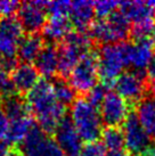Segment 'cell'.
Segmentation results:
<instances>
[{
	"label": "cell",
	"instance_id": "obj_33",
	"mask_svg": "<svg viewBox=\"0 0 155 156\" xmlns=\"http://www.w3.org/2000/svg\"><path fill=\"white\" fill-rule=\"evenodd\" d=\"M105 156H129V153L125 152L124 149L122 151H113V152H107Z\"/></svg>",
	"mask_w": 155,
	"mask_h": 156
},
{
	"label": "cell",
	"instance_id": "obj_6",
	"mask_svg": "<svg viewBox=\"0 0 155 156\" xmlns=\"http://www.w3.org/2000/svg\"><path fill=\"white\" fill-rule=\"evenodd\" d=\"M23 38V29L14 16L0 18V58L8 72L18 64L17 49Z\"/></svg>",
	"mask_w": 155,
	"mask_h": 156
},
{
	"label": "cell",
	"instance_id": "obj_2",
	"mask_svg": "<svg viewBox=\"0 0 155 156\" xmlns=\"http://www.w3.org/2000/svg\"><path fill=\"white\" fill-rule=\"evenodd\" d=\"M71 106V120L80 138L88 144L97 141L103 133V120L99 109L86 97L77 98Z\"/></svg>",
	"mask_w": 155,
	"mask_h": 156
},
{
	"label": "cell",
	"instance_id": "obj_23",
	"mask_svg": "<svg viewBox=\"0 0 155 156\" xmlns=\"http://www.w3.org/2000/svg\"><path fill=\"white\" fill-rule=\"evenodd\" d=\"M52 84L54 91H55L56 98L60 104L64 105L65 107L69 105H72L75 101L77 91L74 90V88L64 78L57 75L54 79H52Z\"/></svg>",
	"mask_w": 155,
	"mask_h": 156
},
{
	"label": "cell",
	"instance_id": "obj_31",
	"mask_svg": "<svg viewBox=\"0 0 155 156\" xmlns=\"http://www.w3.org/2000/svg\"><path fill=\"white\" fill-rule=\"evenodd\" d=\"M146 73H147V76L152 80V82L155 81V56L153 57V59H152L151 63L147 66Z\"/></svg>",
	"mask_w": 155,
	"mask_h": 156
},
{
	"label": "cell",
	"instance_id": "obj_26",
	"mask_svg": "<svg viewBox=\"0 0 155 156\" xmlns=\"http://www.w3.org/2000/svg\"><path fill=\"white\" fill-rule=\"evenodd\" d=\"M47 13L52 16H67L71 9V2L69 1H50L45 2Z\"/></svg>",
	"mask_w": 155,
	"mask_h": 156
},
{
	"label": "cell",
	"instance_id": "obj_28",
	"mask_svg": "<svg viewBox=\"0 0 155 156\" xmlns=\"http://www.w3.org/2000/svg\"><path fill=\"white\" fill-rule=\"evenodd\" d=\"M108 91H110V87L106 86V84H104V83H100V84H97L90 92L87 94L86 98L95 107L99 108V106H100L102 101L104 100V98H105V96H106Z\"/></svg>",
	"mask_w": 155,
	"mask_h": 156
},
{
	"label": "cell",
	"instance_id": "obj_10",
	"mask_svg": "<svg viewBox=\"0 0 155 156\" xmlns=\"http://www.w3.org/2000/svg\"><path fill=\"white\" fill-rule=\"evenodd\" d=\"M124 145L128 152L134 155L148 156L155 148V143L144 130L136 113H130L122 126Z\"/></svg>",
	"mask_w": 155,
	"mask_h": 156
},
{
	"label": "cell",
	"instance_id": "obj_38",
	"mask_svg": "<svg viewBox=\"0 0 155 156\" xmlns=\"http://www.w3.org/2000/svg\"><path fill=\"white\" fill-rule=\"evenodd\" d=\"M134 156H144V155H134Z\"/></svg>",
	"mask_w": 155,
	"mask_h": 156
},
{
	"label": "cell",
	"instance_id": "obj_9",
	"mask_svg": "<svg viewBox=\"0 0 155 156\" xmlns=\"http://www.w3.org/2000/svg\"><path fill=\"white\" fill-rule=\"evenodd\" d=\"M113 87L116 90V94L124 98L129 104L134 106L136 103H139L145 98L147 90H150V83L147 82L146 72L139 71H128L123 72L116 79Z\"/></svg>",
	"mask_w": 155,
	"mask_h": 156
},
{
	"label": "cell",
	"instance_id": "obj_5",
	"mask_svg": "<svg viewBox=\"0 0 155 156\" xmlns=\"http://www.w3.org/2000/svg\"><path fill=\"white\" fill-rule=\"evenodd\" d=\"M131 23L120 9L105 18H98L91 24L89 35L103 44H122L130 37Z\"/></svg>",
	"mask_w": 155,
	"mask_h": 156
},
{
	"label": "cell",
	"instance_id": "obj_18",
	"mask_svg": "<svg viewBox=\"0 0 155 156\" xmlns=\"http://www.w3.org/2000/svg\"><path fill=\"white\" fill-rule=\"evenodd\" d=\"M73 24L67 16H52L42 30V38L48 44L62 42L72 32Z\"/></svg>",
	"mask_w": 155,
	"mask_h": 156
},
{
	"label": "cell",
	"instance_id": "obj_25",
	"mask_svg": "<svg viewBox=\"0 0 155 156\" xmlns=\"http://www.w3.org/2000/svg\"><path fill=\"white\" fill-rule=\"evenodd\" d=\"M14 94H17V92L12 83L9 72L6 69L1 58H0V99L4 97H7V96L14 95Z\"/></svg>",
	"mask_w": 155,
	"mask_h": 156
},
{
	"label": "cell",
	"instance_id": "obj_20",
	"mask_svg": "<svg viewBox=\"0 0 155 156\" xmlns=\"http://www.w3.org/2000/svg\"><path fill=\"white\" fill-rule=\"evenodd\" d=\"M0 108L2 109L9 123L31 116L30 107L24 96L18 94L7 96L0 99Z\"/></svg>",
	"mask_w": 155,
	"mask_h": 156
},
{
	"label": "cell",
	"instance_id": "obj_15",
	"mask_svg": "<svg viewBox=\"0 0 155 156\" xmlns=\"http://www.w3.org/2000/svg\"><path fill=\"white\" fill-rule=\"evenodd\" d=\"M10 80L18 95L29 94L37 86L39 80V72L32 64L18 63L10 72Z\"/></svg>",
	"mask_w": 155,
	"mask_h": 156
},
{
	"label": "cell",
	"instance_id": "obj_27",
	"mask_svg": "<svg viewBox=\"0 0 155 156\" xmlns=\"http://www.w3.org/2000/svg\"><path fill=\"white\" fill-rule=\"evenodd\" d=\"M120 6V2L116 1H111V0H106V1H97L94 2V8H95L96 16L99 18H105L113 14L115 10H117V7Z\"/></svg>",
	"mask_w": 155,
	"mask_h": 156
},
{
	"label": "cell",
	"instance_id": "obj_32",
	"mask_svg": "<svg viewBox=\"0 0 155 156\" xmlns=\"http://www.w3.org/2000/svg\"><path fill=\"white\" fill-rule=\"evenodd\" d=\"M13 147L6 143H0V156H12Z\"/></svg>",
	"mask_w": 155,
	"mask_h": 156
},
{
	"label": "cell",
	"instance_id": "obj_37",
	"mask_svg": "<svg viewBox=\"0 0 155 156\" xmlns=\"http://www.w3.org/2000/svg\"><path fill=\"white\" fill-rule=\"evenodd\" d=\"M148 156H155V148L152 151L151 153H150V154H148Z\"/></svg>",
	"mask_w": 155,
	"mask_h": 156
},
{
	"label": "cell",
	"instance_id": "obj_3",
	"mask_svg": "<svg viewBox=\"0 0 155 156\" xmlns=\"http://www.w3.org/2000/svg\"><path fill=\"white\" fill-rule=\"evenodd\" d=\"M92 47V39L86 32L72 31L59 44L58 50V75L62 78L69 76L72 69L79 62L90 52Z\"/></svg>",
	"mask_w": 155,
	"mask_h": 156
},
{
	"label": "cell",
	"instance_id": "obj_13",
	"mask_svg": "<svg viewBox=\"0 0 155 156\" xmlns=\"http://www.w3.org/2000/svg\"><path fill=\"white\" fill-rule=\"evenodd\" d=\"M54 134L56 143L64 154H67V156L81 152L82 139L80 138L71 119L64 117L57 126Z\"/></svg>",
	"mask_w": 155,
	"mask_h": 156
},
{
	"label": "cell",
	"instance_id": "obj_22",
	"mask_svg": "<svg viewBox=\"0 0 155 156\" xmlns=\"http://www.w3.org/2000/svg\"><path fill=\"white\" fill-rule=\"evenodd\" d=\"M136 114L144 130L155 143V99L152 96L145 97L137 104Z\"/></svg>",
	"mask_w": 155,
	"mask_h": 156
},
{
	"label": "cell",
	"instance_id": "obj_35",
	"mask_svg": "<svg viewBox=\"0 0 155 156\" xmlns=\"http://www.w3.org/2000/svg\"><path fill=\"white\" fill-rule=\"evenodd\" d=\"M151 40H152V44H153V46H154L155 48V25H154V29H153V32H152V34H151Z\"/></svg>",
	"mask_w": 155,
	"mask_h": 156
},
{
	"label": "cell",
	"instance_id": "obj_7",
	"mask_svg": "<svg viewBox=\"0 0 155 156\" xmlns=\"http://www.w3.org/2000/svg\"><path fill=\"white\" fill-rule=\"evenodd\" d=\"M70 84L80 94H88L98 84L99 72L97 54L88 52L69 75Z\"/></svg>",
	"mask_w": 155,
	"mask_h": 156
},
{
	"label": "cell",
	"instance_id": "obj_4",
	"mask_svg": "<svg viewBox=\"0 0 155 156\" xmlns=\"http://www.w3.org/2000/svg\"><path fill=\"white\" fill-rule=\"evenodd\" d=\"M99 78L104 84L113 86L116 79L123 73L124 67L129 66L128 42L102 44L97 52Z\"/></svg>",
	"mask_w": 155,
	"mask_h": 156
},
{
	"label": "cell",
	"instance_id": "obj_30",
	"mask_svg": "<svg viewBox=\"0 0 155 156\" xmlns=\"http://www.w3.org/2000/svg\"><path fill=\"white\" fill-rule=\"evenodd\" d=\"M105 151H106V148L103 145V143L95 141V143L88 144L86 147L83 148L82 153L86 156H105L106 154Z\"/></svg>",
	"mask_w": 155,
	"mask_h": 156
},
{
	"label": "cell",
	"instance_id": "obj_24",
	"mask_svg": "<svg viewBox=\"0 0 155 156\" xmlns=\"http://www.w3.org/2000/svg\"><path fill=\"white\" fill-rule=\"evenodd\" d=\"M102 138H103V145L106 149H108V152L122 151L125 146L123 132L120 128L106 126V129L103 130Z\"/></svg>",
	"mask_w": 155,
	"mask_h": 156
},
{
	"label": "cell",
	"instance_id": "obj_34",
	"mask_svg": "<svg viewBox=\"0 0 155 156\" xmlns=\"http://www.w3.org/2000/svg\"><path fill=\"white\" fill-rule=\"evenodd\" d=\"M150 90L152 91V97L155 99V81H153V82L150 84Z\"/></svg>",
	"mask_w": 155,
	"mask_h": 156
},
{
	"label": "cell",
	"instance_id": "obj_16",
	"mask_svg": "<svg viewBox=\"0 0 155 156\" xmlns=\"http://www.w3.org/2000/svg\"><path fill=\"white\" fill-rule=\"evenodd\" d=\"M120 10L132 25L155 24V9L147 2L125 1L120 2Z\"/></svg>",
	"mask_w": 155,
	"mask_h": 156
},
{
	"label": "cell",
	"instance_id": "obj_17",
	"mask_svg": "<svg viewBox=\"0 0 155 156\" xmlns=\"http://www.w3.org/2000/svg\"><path fill=\"white\" fill-rule=\"evenodd\" d=\"M58 50L55 44H47L34 61V67L39 74L47 79H54L58 75Z\"/></svg>",
	"mask_w": 155,
	"mask_h": 156
},
{
	"label": "cell",
	"instance_id": "obj_8",
	"mask_svg": "<svg viewBox=\"0 0 155 156\" xmlns=\"http://www.w3.org/2000/svg\"><path fill=\"white\" fill-rule=\"evenodd\" d=\"M18 149L23 156H64L56 140L38 124L32 126Z\"/></svg>",
	"mask_w": 155,
	"mask_h": 156
},
{
	"label": "cell",
	"instance_id": "obj_21",
	"mask_svg": "<svg viewBox=\"0 0 155 156\" xmlns=\"http://www.w3.org/2000/svg\"><path fill=\"white\" fill-rule=\"evenodd\" d=\"M43 41V38L39 33L24 35L18 44L17 58L22 63L27 64L34 62L45 46Z\"/></svg>",
	"mask_w": 155,
	"mask_h": 156
},
{
	"label": "cell",
	"instance_id": "obj_36",
	"mask_svg": "<svg viewBox=\"0 0 155 156\" xmlns=\"http://www.w3.org/2000/svg\"><path fill=\"white\" fill-rule=\"evenodd\" d=\"M70 156H86L85 154L82 152H80V153H78V154H74V155H70Z\"/></svg>",
	"mask_w": 155,
	"mask_h": 156
},
{
	"label": "cell",
	"instance_id": "obj_1",
	"mask_svg": "<svg viewBox=\"0 0 155 156\" xmlns=\"http://www.w3.org/2000/svg\"><path fill=\"white\" fill-rule=\"evenodd\" d=\"M26 100L38 126L46 133H54L59 122L65 117L66 107L56 98L52 82L46 79L40 80L27 94Z\"/></svg>",
	"mask_w": 155,
	"mask_h": 156
},
{
	"label": "cell",
	"instance_id": "obj_14",
	"mask_svg": "<svg viewBox=\"0 0 155 156\" xmlns=\"http://www.w3.org/2000/svg\"><path fill=\"white\" fill-rule=\"evenodd\" d=\"M154 56V46L151 38L128 42L129 66H132L135 71L146 72L147 66Z\"/></svg>",
	"mask_w": 155,
	"mask_h": 156
},
{
	"label": "cell",
	"instance_id": "obj_11",
	"mask_svg": "<svg viewBox=\"0 0 155 156\" xmlns=\"http://www.w3.org/2000/svg\"><path fill=\"white\" fill-rule=\"evenodd\" d=\"M131 106L132 105L129 104L115 91H108L99 106V113L103 123L106 126L114 128H119L121 124L123 126L129 116Z\"/></svg>",
	"mask_w": 155,
	"mask_h": 156
},
{
	"label": "cell",
	"instance_id": "obj_19",
	"mask_svg": "<svg viewBox=\"0 0 155 156\" xmlns=\"http://www.w3.org/2000/svg\"><path fill=\"white\" fill-rule=\"evenodd\" d=\"M95 15L94 2L82 0L71 2L69 16L73 27L77 29L78 32H86L87 29H90Z\"/></svg>",
	"mask_w": 155,
	"mask_h": 156
},
{
	"label": "cell",
	"instance_id": "obj_29",
	"mask_svg": "<svg viewBox=\"0 0 155 156\" xmlns=\"http://www.w3.org/2000/svg\"><path fill=\"white\" fill-rule=\"evenodd\" d=\"M20 6H21V4L17 1H10V0L0 1V15L2 17L13 16V14L18 12Z\"/></svg>",
	"mask_w": 155,
	"mask_h": 156
},
{
	"label": "cell",
	"instance_id": "obj_12",
	"mask_svg": "<svg viewBox=\"0 0 155 156\" xmlns=\"http://www.w3.org/2000/svg\"><path fill=\"white\" fill-rule=\"evenodd\" d=\"M45 2L46 1H29L20 6L17 20L23 31L27 32V34H35L43 30L48 21Z\"/></svg>",
	"mask_w": 155,
	"mask_h": 156
}]
</instances>
